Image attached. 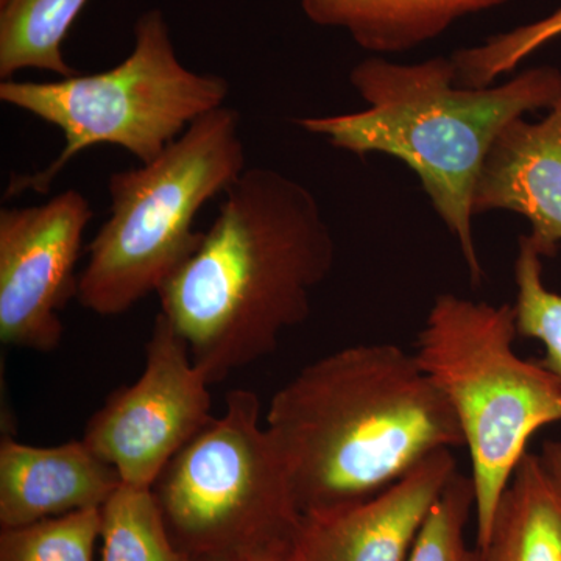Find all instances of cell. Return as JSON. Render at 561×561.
Segmentation results:
<instances>
[{
	"label": "cell",
	"instance_id": "cell-10",
	"mask_svg": "<svg viewBox=\"0 0 561 561\" xmlns=\"http://www.w3.org/2000/svg\"><path fill=\"white\" fill-rule=\"evenodd\" d=\"M457 472L451 449L432 454L368 500L302 515L301 561H405L432 505Z\"/></svg>",
	"mask_w": 561,
	"mask_h": 561
},
{
	"label": "cell",
	"instance_id": "cell-18",
	"mask_svg": "<svg viewBox=\"0 0 561 561\" xmlns=\"http://www.w3.org/2000/svg\"><path fill=\"white\" fill-rule=\"evenodd\" d=\"M516 331L518 337L534 339L545 346L541 365L561 381V295L542 280V256L527 236L518 241L515 261Z\"/></svg>",
	"mask_w": 561,
	"mask_h": 561
},
{
	"label": "cell",
	"instance_id": "cell-19",
	"mask_svg": "<svg viewBox=\"0 0 561 561\" xmlns=\"http://www.w3.org/2000/svg\"><path fill=\"white\" fill-rule=\"evenodd\" d=\"M559 36L561 9L545 20L490 36L479 46L454 51L451 58L456 66V81L461 87H490L504 73H512L518 68L524 58Z\"/></svg>",
	"mask_w": 561,
	"mask_h": 561
},
{
	"label": "cell",
	"instance_id": "cell-6",
	"mask_svg": "<svg viewBox=\"0 0 561 561\" xmlns=\"http://www.w3.org/2000/svg\"><path fill=\"white\" fill-rule=\"evenodd\" d=\"M133 33L130 54L108 70L0 83V101L57 127L65 138L60 154L43 171L14 175L5 197L47 194L77 154L102 144L121 147L146 164L195 121L224 106L230 83L180 61L160 9L140 14Z\"/></svg>",
	"mask_w": 561,
	"mask_h": 561
},
{
	"label": "cell",
	"instance_id": "cell-20",
	"mask_svg": "<svg viewBox=\"0 0 561 561\" xmlns=\"http://www.w3.org/2000/svg\"><path fill=\"white\" fill-rule=\"evenodd\" d=\"M474 513L470 476H453L423 526L405 561H482L481 552L468 546L465 530Z\"/></svg>",
	"mask_w": 561,
	"mask_h": 561
},
{
	"label": "cell",
	"instance_id": "cell-14",
	"mask_svg": "<svg viewBox=\"0 0 561 561\" xmlns=\"http://www.w3.org/2000/svg\"><path fill=\"white\" fill-rule=\"evenodd\" d=\"M479 552L482 561H561V489L538 454L519 461Z\"/></svg>",
	"mask_w": 561,
	"mask_h": 561
},
{
	"label": "cell",
	"instance_id": "cell-1",
	"mask_svg": "<svg viewBox=\"0 0 561 561\" xmlns=\"http://www.w3.org/2000/svg\"><path fill=\"white\" fill-rule=\"evenodd\" d=\"M221 197L198 249L158 290L210 386L308 320L337 251L316 195L286 173L247 169Z\"/></svg>",
	"mask_w": 561,
	"mask_h": 561
},
{
	"label": "cell",
	"instance_id": "cell-22",
	"mask_svg": "<svg viewBox=\"0 0 561 561\" xmlns=\"http://www.w3.org/2000/svg\"><path fill=\"white\" fill-rule=\"evenodd\" d=\"M538 456H540L546 470L561 489V442L549 440L542 443L541 453Z\"/></svg>",
	"mask_w": 561,
	"mask_h": 561
},
{
	"label": "cell",
	"instance_id": "cell-16",
	"mask_svg": "<svg viewBox=\"0 0 561 561\" xmlns=\"http://www.w3.org/2000/svg\"><path fill=\"white\" fill-rule=\"evenodd\" d=\"M101 561H190L176 548L151 489L125 485L102 507Z\"/></svg>",
	"mask_w": 561,
	"mask_h": 561
},
{
	"label": "cell",
	"instance_id": "cell-8",
	"mask_svg": "<svg viewBox=\"0 0 561 561\" xmlns=\"http://www.w3.org/2000/svg\"><path fill=\"white\" fill-rule=\"evenodd\" d=\"M209 386L187 343L160 312L139 378L110 394L81 438L122 483L151 489L169 461L213 421Z\"/></svg>",
	"mask_w": 561,
	"mask_h": 561
},
{
	"label": "cell",
	"instance_id": "cell-17",
	"mask_svg": "<svg viewBox=\"0 0 561 561\" xmlns=\"http://www.w3.org/2000/svg\"><path fill=\"white\" fill-rule=\"evenodd\" d=\"M102 508L0 531V561H95Z\"/></svg>",
	"mask_w": 561,
	"mask_h": 561
},
{
	"label": "cell",
	"instance_id": "cell-11",
	"mask_svg": "<svg viewBox=\"0 0 561 561\" xmlns=\"http://www.w3.org/2000/svg\"><path fill=\"white\" fill-rule=\"evenodd\" d=\"M508 210L530 224L542 257L561 245V95L540 122L512 121L494 139L476 183L472 214Z\"/></svg>",
	"mask_w": 561,
	"mask_h": 561
},
{
	"label": "cell",
	"instance_id": "cell-21",
	"mask_svg": "<svg viewBox=\"0 0 561 561\" xmlns=\"http://www.w3.org/2000/svg\"><path fill=\"white\" fill-rule=\"evenodd\" d=\"M190 561H301L295 545L279 548L260 549V551L231 553V556L209 557Z\"/></svg>",
	"mask_w": 561,
	"mask_h": 561
},
{
	"label": "cell",
	"instance_id": "cell-3",
	"mask_svg": "<svg viewBox=\"0 0 561 561\" xmlns=\"http://www.w3.org/2000/svg\"><path fill=\"white\" fill-rule=\"evenodd\" d=\"M367 108L295 124L334 149L379 153L408 165L456 239L471 283L483 272L472 231V195L494 139L512 121L549 110L561 95V72L541 66L501 84L461 87L451 57L401 65L370 57L350 73Z\"/></svg>",
	"mask_w": 561,
	"mask_h": 561
},
{
	"label": "cell",
	"instance_id": "cell-9",
	"mask_svg": "<svg viewBox=\"0 0 561 561\" xmlns=\"http://www.w3.org/2000/svg\"><path fill=\"white\" fill-rule=\"evenodd\" d=\"M94 216L69 190L36 206L0 210V341L50 353L60 346V312L77 298V264Z\"/></svg>",
	"mask_w": 561,
	"mask_h": 561
},
{
	"label": "cell",
	"instance_id": "cell-13",
	"mask_svg": "<svg viewBox=\"0 0 561 561\" xmlns=\"http://www.w3.org/2000/svg\"><path fill=\"white\" fill-rule=\"evenodd\" d=\"M511 0H300L320 27L337 28L373 54H402L438 38L457 21Z\"/></svg>",
	"mask_w": 561,
	"mask_h": 561
},
{
	"label": "cell",
	"instance_id": "cell-23",
	"mask_svg": "<svg viewBox=\"0 0 561 561\" xmlns=\"http://www.w3.org/2000/svg\"><path fill=\"white\" fill-rule=\"evenodd\" d=\"M0 2H3V0H0Z\"/></svg>",
	"mask_w": 561,
	"mask_h": 561
},
{
	"label": "cell",
	"instance_id": "cell-15",
	"mask_svg": "<svg viewBox=\"0 0 561 561\" xmlns=\"http://www.w3.org/2000/svg\"><path fill=\"white\" fill-rule=\"evenodd\" d=\"M88 0H3L0 2V79L21 70L76 76L62 43Z\"/></svg>",
	"mask_w": 561,
	"mask_h": 561
},
{
	"label": "cell",
	"instance_id": "cell-4",
	"mask_svg": "<svg viewBox=\"0 0 561 561\" xmlns=\"http://www.w3.org/2000/svg\"><path fill=\"white\" fill-rule=\"evenodd\" d=\"M516 337L513 305L442 294L413 351L451 405L470 453L478 551L530 438L561 423L560 379L540 360L519 357Z\"/></svg>",
	"mask_w": 561,
	"mask_h": 561
},
{
	"label": "cell",
	"instance_id": "cell-12",
	"mask_svg": "<svg viewBox=\"0 0 561 561\" xmlns=\"http://www.w3.org/2000/svg\"><path fill=\"white\" fill-rule=\"evenodd\" d=\"M117 471L88 443L25 445L10 434L0 442V527L102 508L119 489Z\"/></svg>",
	"mask_w": 561,
	"mask_h": 561
},
{
	"label": "cell",
	"instance_id": "cell-5",
	"mask_svg": "<svg viewBox=\"0 0 561 561\" xmlns=\"http://www.w3.org/2000/svg\"><path fill=\"white\" fill-rule=\"evenodd\" d=\"M241 117L228 106L194 122L160 157L108 180L110 217L88 245L77 301L121 316L161 289L198 249L195 219L247 171Z\"/></svg>",
	"mask_w": 561,
	"mask_h": 561
},
{
	"label": "cell",
	"instance_id": "cell-7",
	"mask_svg": "<svg viewBox=\"0 0 561 561\" xmlns=\"http://www.w3.org/2000/svg\"><path fill=\"white\" fill-rule=\"evenodd\" d=\"M172 541L190 560L295 545L302 519L261 400L232 390L225 411L151 486Z\"/></svg>",
	"mask_w": 561,
	"mask_h": 561
},
{
	"label": "cell",
	"instance_id": "cell-2",
	"mask_svg": "<svg viewBox=\"0 0 561 561\" xmlns=\"http://www.w3.org/2000/svg\"><path fill=\"white\" fill-rule=\"evenodd\" d=\"M301 515L376 496L442 449L465 446L445 394L393 343H360L306 365L265 416Z\"/></svg>",
	"mask_w": 561,
	"mask_h": 561
}]
</instances>
